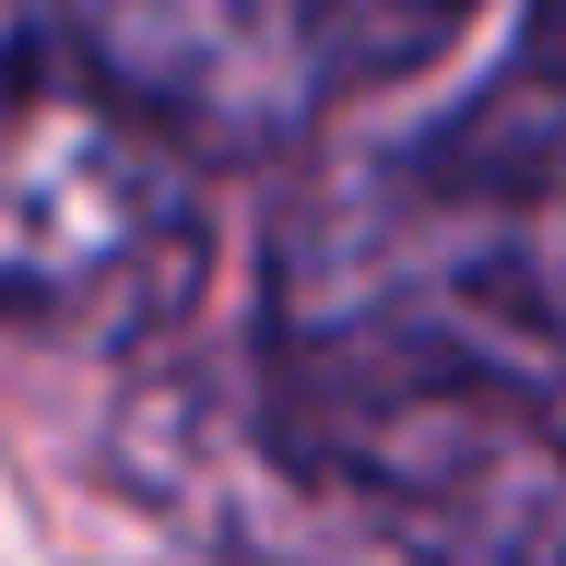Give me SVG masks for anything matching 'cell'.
I'll use <instances>...</instances> for the list:
<instances>
[{
	"label": "cell",
	"mask_w": 566,
	"mask_h": 566,
	"mask_svg": "<svg viewBox=\"0 0 566 566\" xmlns=\"http://www.w3.org/2000/svg\"><path fill=\"white\" fill-rule=\"evenodd\" d=\"M118 472L237 566H566L555 389L437 354L260 331L224 378H142Z\"/></svg>",
	"instance_id": "obj_1"
},
{
	"label": "cell",
	"mask_w": 566,
	"mask_h": 566,
	"mask_svg": "<svg viewBox=\"0 0 566 566\" xmlns=\"http://www.w3.org/2000/svg\"><path fill=\"white\" fill-rule=\"evenodd\" d=\"M260 331L566 389V0H531L449 118L343 142L295 189Z\"/></svg>",
	"instance_id": "obj_2"
},
{
	"label": "cell",
	"mask_w": 566,
	"mask_h": 566,
	"mask_svg": "<svg viewBox=\"0 0 566 566\" xmlns=\"http://www.w3.org/2000/svg\"><path fill=\"white\" fill-rule=\"evenodd\" d=\"M212 272L201 154L83 48L60 0H0V318L154 343Z\"/></svg>",
	"instance_id": "obj_3"
},
{
	"label": "cell",
	"mask_w": 566,
	"mask_h": 566,
	"mask_svg": "<svg viewBox=\"0 0 566 566\" xmlns=\"http://www.w3.org/2000/svg\"><path fill=\"white\" fill-rule=\"evenodd\" d=\"M83 48L201 166L318 142L354 95L424 71L484 0H60Z\"/></svg>",
	"instance_id": "obj_4"
}]
</instances>
